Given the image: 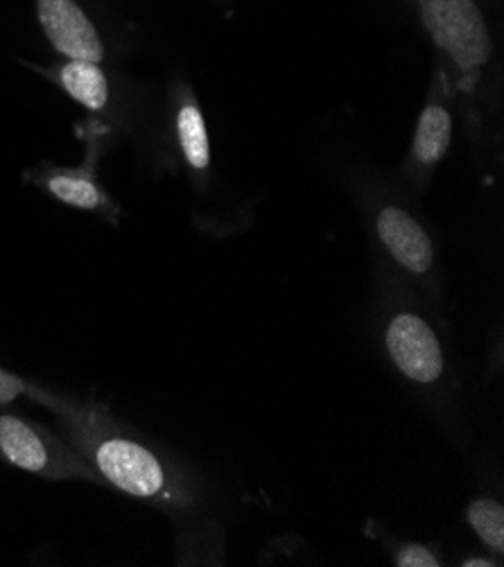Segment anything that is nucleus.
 I'll return each mask as SVG.
<instances>
[{"mask_svg": "<svg viewBox=\"0 0 504 567\" xmlns=\"http://www.w3.org/2000/svg\"><path fill=\"white\" fill-rule=\"evenodd\" d=\"M54 414L64 421L75 450L102 482L145 502L175 504L179 499L175 480L156 452L119 432L102 410L62 401Z\"/></svg>", "mask_w": 504, "mask_h": 567, "instance_id": "f257e3e1", "label": "nucleus"}, {"mask_svg": "<svg viewBox=\"0 0 504 567\" xmlns=\"http://www.w3.org/2000/svg\"><path fill=\"white\" fill-rule=\"evenodd\" d=\"M421 23L462 91H473L493 62V34L477 0H414Z\"/></svg>", "mask_w": 504, "mask_h": 567, "instance_id": "f03ea898", "label": "nucleus"}, {"mask_svg": "<svg viewBox=\"0 0 504 567\" xmlns=\"http://www.w3.org/2000/svg\"><path fill=\"white\" fill-rule=\"evenodd\" d=\"M0 457L25 473L54 482H102L73 445L45 427L8 412H0Z\"/></svg>", "mask_w": 504, "mask_h": 567, "instance_id": "7ed1b4c3", "label": "nucleus"}, {"mask_svg": "<svg viewBox=\"0 0 504 567\" xmlns=\"http://www.w3.org/2000/svg\"><path fill=\"white\" fill-rule=\"evenodd\" d=\"M37 19L52 50L66 60H104L102 37L78 0H37Z\"/></svg>", "mask_w": 504, "mask_h": 567, "instance_id": "20e7f679", "label": "nucleus"}, {"mask_svg": "<svg viewBox=\"0 0 504 567\" xmlns=\"http://www.w3.org/2000/svg\"><path fill=\"white\" fill-rule=\"evenodd\" d=\"M384 344L397 369L419 384H432L443 373V353L439 339L419 315L403 312L391 319Z\"/></svg>", "mask_w": 504, "mask_h": 567, "instance_id": "39448f33", "label": "nucleus"}, {"mask_svg": "<svg viewBox=\"0 0 504 567\" xmlns=\"http://www.w3.org/2000/svg\"><path fill=\"white\" fill-rule=\"evenodd\" d=\"M445 93H448V75L441 73L434 82V91L428 104L421 111V118L412 136L408 169L414 179L428 177L453 145L455 121H453L451 104L445 100Z\"/></svg>", "mask_w": 504, "mask_h": 567, "instance_id": "423d86ee", "label": "nucleus"}, {"mask_svg": "<svg viewBox=\"0 0 504 567\" xmlns=\"http://www.w3.org/2000/svg\"><path fill=\"white\" fill-rule=\"evenodd\" d=\"M376 234L382 247L410 274H428L434 265V245L421 221L401 206H382L376 215Z\"/></svg>", "mask_w": 504, "mask_h": 567, "instance_id": "0eeeda50", "label": "nucleus"}, {"mask_svg": "<svg viewBox=\"0 0 504 567\" xmlns=\"http://www.w3.org/2000/svg\"><path fill=\"white\" fill-rule=\"evenodd\" d=\"M39 186H43L54 199L93 213H109L114 208L109 195L100 188L91 161L82 167H45L39 175Z\"/></svg>", "mask_w": 504, "mask_h": 567, "instance_id": "6e6552de", "label": "nucleus"}, {"mask_svg": "<svg viewBox=\"0 0 504 567\" xmlns=\"http://www.w3.org/2000/svg\"><path fill=\"white\" fill-rule=\"evenodd\" d=\"M175 134L186 165L195 175H206L210 169V138L202 106L191 89H184L175 109Z\"/></svg>", "mask_w": 504, "mask_h": 567, "instance_id": "1a4fd4ad", "label": "nucleus"}, {"mask_svg": "<svg viewBox=\"0 0 504 567\" xmlns=\"http://www.w3.org/2000/svg\"><path fill=\"white\" fill-rule=\"evenodd\" d=\"M69 97L89 111H104L109 104V80L100 64L66 60L43 71Z\"/></svg>", "mask_w": 504, "mask_h": 567, "instance_id": "9d476101", "label": "nucleus"}, {"mask_svg": "<svg viewBox=\"0 0 504 567\" xmlns=\"http://www.w3.org/2000/svg\"><path fill=\"white\" fill-rule=\"evenodd\" d=\"M469 525L495 554H504V508L500 502L480 497L469 506Z\"/></svg>", "mask_w": 504, "mask_h": 567, "instance_id": "9b49d317", "label": "nucleus"}, {"mask_svg": "<svg viewBox=\"0 0 504 567\" xmlns=\"http://www.w3.org/2000/svg\"><path fill=\"white\" fill-rule=\"evenodd\" d=\"M19 395H32V399H37V403L50 408L52 412L58 410L60 403H62V399H54V395H50L41 389H34L28 380L17 378V375L0 369V405H8L12 401H17Z\"/></svg>", "mask_w": 504, "mask_h": 567, "instance_id": "f8f14e48", "label": "nucleus"}, {"mask_svg": "<svg viewBox=\"0 0 504 567\" xmlns=\"http://www.w3.org/2000/svg\"><path fill=\"white\" fill-rule=\"evenodd\" d=\"M397 565L399 567H439L441 560L432 549L423 545H405L397 554Z\"/></svg>", "mask_w": 504, "mask_h": 567, "instance_id": "ddd939ff", "label": "nucleus"}, {"mask_svg": "<svg viewBox=\"0 0 504 567\" xmlns=\"http://www.w3.org/2000/svg\"><path fill=\"white\" fill-rule=\"evenodd\" d=\"M495 563L491 558H484V556H471L464 560V567H493Z\"/></svg>", "mask_w": 504, "mask_h": 567, "instance_id": "4468645a", "label": "nucleus"}]
</instances>
